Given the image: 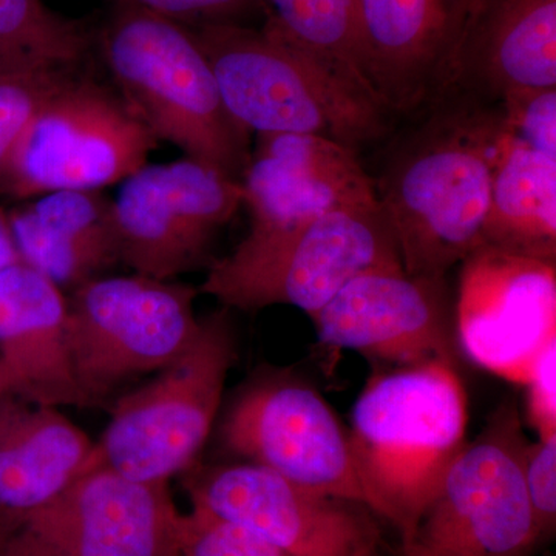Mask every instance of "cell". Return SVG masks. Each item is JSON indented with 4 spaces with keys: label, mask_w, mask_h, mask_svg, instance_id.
I'll list each match as a JSON object with an SVG mask.
<instances>
[{
    "label": "cell",
    "mask_w": 556,
    "mask_h": 556,
    "mask_svg": "<svg viewBox=\"0 0 556 556\" xmlns=\"http://www.w3.org/2000/svg\"><path fill=\"white\" fill-rule=\"evenodd\" d=\"M243 206L239 179L200 161L146 164L113 200L119 258L139 276L174 280L206 258Z\"/></svg>",
    "instance_id": "cell-12"
},
{
    "label": "cell",
    "mask_w": 556,
    "mask_h": 556,
    "mask_svg": "<svg viewBox=\"0 0 556 556\" xmlns=\"http://www.w3.org/2000/svg\"><path fill=\"white\" fill-rule=\"evenodd\" d=\"M240 182L248 237L280 232L332 208L379 204L356 150L320 135H258Z\"/></svg>",
    "instance_id": "cell-17"
},
{
    "label": "cell",
    "mask_w": 556,
    "mask_h": 556,
    "mask_svg": "<svg viewBox=\"0 0 556 556\" xmlns=\"http://www.w3.org/2000/svg\"><path fill=\"white\" fill-rule=\"evenodd\" d=\"M112 5L130 7L159 14L186 27L237 22L257 9L262 0H110Z\"/></svg>",
    "instance_id": "cell-29"
},
{
    "label": "cell",
    "mask_w": 556,
    "mask_h": 556,
    "mask_svg": "<svg viewBox=\"0 0 556 556\" xmlns=\"http://www.w3.org/2000/svg\"><path fill=\"white\" fill-rule=\"evenodd\" d=\"M94 33L51 10L42 0H0V73L83 67Z\"/></svg>",
    "instance_id": "cell-24"
},
{
    "label": "cell",
    "mask_w": 556,
    "mask_h": 556,
    "mask_svg": "<svg viewBox=\"0 0 556 556\" xmlns=\"http://www.w3.org/2000/svg\"><path fill=\"white\" fill-rule=\"evenodd\" d=\"M521 471L527 497L541 540L554 535L556 527V437L526 439Z\"/></svg>",
    "instance_id": "cell-28"
},
{
    "label": "cell",
    "mask_w": 556,
    "mask_h": 556,
    "mask_svg": "<svg viewBox=\"0 0 556 556\" xmlns=\"http://www.w3.org/2000/svg\"><path fill=\"white\" fill-rule=\"evenodd\" d=\"M9 393V387H7L5 376H3L2 365H0V399L7 396Z\"/></svg>",
    "instance_id": "cell-32"
},
{
    "label": "cell",
    "mask_w": 556,
    "mask_h": 556,
    "mask_svg": "<svg viewBox=\"0 0 556 556\" xmlns=\"http://www.w3.org/2000/svg\"><path fill=\"white\" fill-rule=\"evenodd\" d=\"M21 262L64 292L121 262L113 200L101 190H58L9 211Z\"/></svg>",
    "instance_id": "cell-20"
},
{
    "label": "cell",
    "mask_w": 556,
    "mask_h": 556,
    "mask_svg": "<svg viewBox=\"0 0 556 556\" xmlns=\"http://www.w3.org/2000/svg\"><path fill=\"white\" fill-rule=\"evenodd\" d=\"M452 87L496 100L556 89V0H479Z\"/></svg>",
    "instance_id": "cell-21"
},
{
    "label": "cell",
    "mask_w": 556,
    "mask_h": 556,
    "mask_svg": "<svg viewBox=\"0 0 556 556\" xmlns=\"http://www.w3.org/2000/svg\"><path fill=\"white\" fill-rule=\"evenodd\" d=\"M503 105L508 131L556 159V89L510 91L504 94Z\"/></svg>",
    "instance_id": "cell-27"
},
{
    "label": "cell",
    "mask_w": 556,
    "mask_h": 556,
    "mask_svg": "<svg viewBox=\"0 0 556 556\" xmlns=\"http://www.w3.org/2000/svg\"><path fill=\"white\" fill-rule=\"evenodd\" d=\"M479 247L556 263V159L510 131L497 161Z\"/></svg>",
    "instance_id": "cell-22"
},
{
    "label": "cell",
    "mask_w": 556,
    "mask_h": 556,
    "mask_svg": "<svg viewBox=\"0 0 556 556\" xmlns=\"http://www.w3.org/2000/svg\"><path fill=\"white\" fill-rule=\"evenodd\" d=\"M223 445L324 495L361 504L379 517L350 431L308 383L276 379L249 387L222 427Z\"/></svg>",
    "instance_id": "cell-11"
},
{
    "label": "cell",
    "mask_w": 556,
    "mask_h": 556,
    "mask_svg": "<svg viewBox=\"0 0 556 556\" xmlns=\"http://www.w3.org/2000/svg\"><path fill=\"white\" fill-rule=\"evenodd\" d=\"M93 448L60 408L0 399V529L60 496L87 471Z\"/></svg>",
    "instance_id": "cell-19"
},
{
    "label": "cell",
    "mask_w": 556,
    "mask_h": 556,
    "mask_svg": "<svg viewBox=\"0 0 556 556\" xmlns=\"http://www.w3.org/2000/svg\"><path fill=\"white\" fill-rule=\"evenodd\" d=\"M94 50L113 89L159 141L240 181L251 159V134L223 104L206 54L189 27L112 5L94 33Z\"/></svg>",
    "instance_id": "cell-3"
},
{
    "label": "cell",
    "mask_w": 556,
    "mask_h": 556,
    "mask_svg": "<svg viewBox=\"0 0 556 556\" xmlns=\"http://www.w3.org/2000/svg\"><path fill=\"white\" fill-rule=\"evenodd\" d=\"M459 265L457 343L479 367L526 387L556 343V263L479 247Z\"/></svg>",
    "instance_id": "cell-14"
},
{
    "label": "cell",
    "mask_w": 556,
    "mask_h": 556,
    "mask_svg": "<svg viewBox=\"0 0 556 556\" xmlns=\"http://www.w3.org/2000/svg\"><path fill=\"white\" fill-rule=\"evenodd\" d=\"M236 361L228 308L201 318L199 334L181 356L112 405L89 468L169 484L170 478L192 466L206 444Z\"/></svg>",
    "instance_id": "cell-5"
},
{
    "label": "cell",
    "mask_w": 556,
    "mask_h": 556,
    "mask_svg": "<svg viewBox=\"0 0 556 556\" xmlns=\"http://www.w3.org/2000/svg\"><path fill=\"white\" fill-rule=\"evenodd\" d=\"M223 104L249 134H313L357 150L388 130L387 116L348 98L276 31L237 22L189 27Z\"/></svg>",
    "instance_id": "cell-6"
},
{
    "label": "cell",
    "mask_w": 556,
    "mask_h": 556,
    "mask_svg": "<svg viewBox=\"0 0 556 556\" xmlns=\"http://www.w3.org/2000/svg\"><path fill=\"white\" fill-rule=\"evenodd\" d=\"M190 503L294 556H382L369 508L295 484L257 464L190 479Z\"/></svg>",
    "instance_id": "cell-13"
},
{
    "label": "cell",
    "mask_w": 556,
    "mask_h": 556,
    "mask_svg": "<svg viewBox=\"0 0 556 556\" xmlns=\"http://www.w3.org/2000/svg\"><path fill=\"white\" fill-rule=\"evenodd\" d=\"M527 388V420L538 438L556 437V343L538 362Z\"/></svg>",
    "instance_id": "cell-30"
},
{
    "label": "cell",
    "mask_w": 556,
    "mask_h": 556,
    "mask_svg": "<svg viewBox=\"0 0 556 556\" xmlns=\"http://www.w3.org/2000/svg\"><path fill=\"white\" fill-rule=\"evenodd\" d=\"M467 424L466 388L456 364L442 358L376 375L357 397L351 445L401 544L466 447Z\"/></svg>",
    "instance_id": "cell-2"
},
{
    "label": "cell",
    "mask_w": 556,
    "mask_h": 556,
    "mask_svg": "<svg viewBox=\"0 0 556 556\" xmlns=\"http://www.w3.org/2000/svg\"><path fill=\"white\" fill-rule=\"evenodd\" d=\"M262 5L266 27L302 53L348 98L390 118L365 73L357 0H262Z\"/></svg>",
    "instance_id": "cell-23"
},
{
    "label": "cell",
    "mask_w": 556,
    "mask_h": 556,
    "mask_svg": "<svg viewBox=\"0 0 556 556\" xmlns=\"http://www.w3.org/2000/svg\"><path fill=\"white\" fill-rule=\"evenodd\" d=\"M517 404L467 442L399 556H529L540 543L521 471Z\"/></svg>",
    "instance_id": "cell-9"
},
{
    "label": "cell",
    "mask_w": 556,
    "mask_h": 556,
    "mask_svg": "<svg viewBox=\"0 0 556 556\" xmlns=\"http://www.w3.org/2000/svg\"><path fill=\"white\" fill-rule=\"evenodd\" d=\"M17 263L21 257L11 232L9 211L0 207V274Z\"/></svg>",
    "instance_id": "cell-31"
},
{
    "label": "cell",
    "mask_w": 556,
    "mask_h": 556,
    "mask_svg": "<svg viewBox=\"0 0 556 556\" xmlns=\"http://www.w3.org/2000/svg\"><path fill=\"white\" fill-rule=\"evenodd\" d=\"M329 348L394 367L456 364V295L447 276L409 274L401 262L358 274L311 318Z\"/></svg>",
    "instance_id": "cell-15"
},
{
    "label": "cell",
    "mask_w": 556,
    "mask_h": 556,
    "mask_svg": "<svg viewBox=\"0 0 556 556\" xmlns=\"http://www.w3.org/2000/svg\"><path fill=\"white\" fill-rule=\"evenodd\" d=\"M397 262L379 204L339 207L280 232L244 237L232 254L214 262L199 291L225 308L289 305L313 318L358 274Z\"/></svg>",
    "instance_id": "cell-4"
},
{
    "label": "cell",
    "mask_w": 556,
    "mask_h": 556,
    "mask_svg": "<svg viewBox=\"0 0 556 556\" xmlns=\"http://www.w3.org/2000/svg\"><path fill=\"white\" fill-rule=\"evenodd\" d=\"M181 556H294L199 506L181 515Z\"/></svg>",
    "instance_id": "cell-26"
},
{
    "label": "cell",
    "mask_w": 556,
    "mask_h": 556,
    "mask_svg": "<svg viewBox=\"0 0 556 556\" xmlns=\"http://www.w3.org/2000/svg\"><path fill=\"white\" fill-rule=\"evenodd\" d=\"M67 298L25 263L0 274V365L9 393L43 407L93 408L70 361Z\"/></svg>",
    "instance_id": "cell-18"
},
{
    "label": "cell",
    "mask_w": 556,
    "mask_h": 556,
    "mask_svg": "<svg viewBox=\"0 0 556 556\" xmlns=\"http://www.w3.org/2000/svg\"><path fill=\"white\" fill-rule=\"evenodd\" d=\"M415 118L375 178L376 195L404 269L448 276L479 247L506 115L503 100L452 87Z\"/></svg>",
    "instance_id": "cell-1"
},
{
    "label": "cell",
    "mask_w": 556,
    "mask_h": 556,
    "mask_svg": "<svg viewBox=\"0 0 556 556\" xmlns=\"http://www.w3.org/2000/svg\"><path fill=\"white\" fill-rule=\"evenodd\" d=\"M181 515L169 484L89 468L47 506L0 529V556H181Z\"/></svg>",
    "instance_id": "cell-10"
},
{
    "label": "cell",
    "mask_w": 556,
    "mask_h": 556,
    "mask_svg": "<svg viewBox=\"0 0 556 556\" xmlns=\"http://www.w3.org/2000/svg\"><path fill=\"white\" fill-rule=\"evenodd\" d=\"M83 67H53L0 73V166L31 119Z\"/></svg>",
    "instance_id": "cell-25"
},
{
    "label": "cell",
    "mask_w": 556,
    "mask_h": 556,
    "mask_svg": "<svg viewBox=\"0 0 556 556\" xmlns=\"http://www.w3.org/2000/svg\"><path fill=\"white\" fill-rule=\"evenodd\" d=\"M159 139L113 87L83 72L58 91L0 166L14 200L58 190H101L148 164Z\"/></svg>",
    "instance_id": "cell-7"
},
{
    "label": "cell",
    "mask_w": 556,
    "mask_h": 556,
    "mask_svg": "<svg viewBox=\"0 0 556 556\" xmlns=\"http://www.w3.org/2000/svg\"><path fill=\"white\" fill-rule=\"evenodd\" d=\"M479 0H357L358 43L388 115L415 118L455 84Z\"/></svg>",
    "instance_id": "cell-16"
},
{
    "label": "cell",
    "mask_w": 556,
    "mask_h": 556,
    "mask_svg": "<svg viewBox=\"0 0 556 556\" xmlns=\"http://www.w3.org/2000/svg\"><path fill=\"white\" fill-rule=\"evenodd\" d=\"M199 288L139 276L98 277L67 299L73 372L93 408L130 380L170 365L200 331Z\"/></svg>",
    "instance_id": "cell-8"
}]
</instances>
